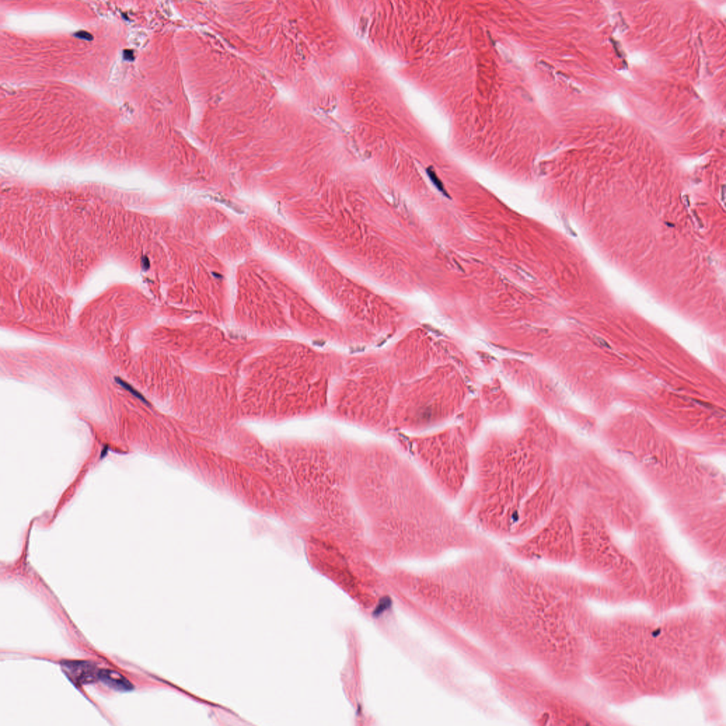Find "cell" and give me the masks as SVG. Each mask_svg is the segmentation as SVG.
Wrapping results in <instances>:
<instances>
[{
	"label": "cell",
	"mask_w": 726,
	"mask_h": 726,
	"mask_svg": "<svg viewBox=\"0 0 726 726\" xmlns=\"http://www.w3.org/2000/svg\"><path fill=\"white\" fill-rule=\"evenodd\" d=\"M429 175H430L431 179L433 180L434 183L435 184V185L437 186V189L439 190V191L443 193L445 195H447L446 191H445V189H444L442 184L438 180V177L435 174V173L434 172H430L429 173Z\"/></svg>",
	"instance_id": "cell-12"
},
{
	"label": "cell",
	"mask_w": 726,
	"mask_h": 726,
	"mask_svg": "<svg viewBox=\"0 0 726 726\" xmlns=\"http://www.w3.org/2000/svg\"><path fill=\"white\" fill-rule=\"evenodd\" d=\"M555 455L532 451L473 458V513L483 531L520 540L540 527L559 502Z\"/></svg>",
	"instance_id": "cell-1"
},
{
	"label": "cell",
	"mask_w": 726,
	"mask_h": 726,
	"mask_svg": "<svg viewBox=\"0 0 726 726\" xmlns=\"http://www.w3.org/2000/svg\"><path fill=\"white\" fill-rule=\"evenodd\" d=\"M576 559L589 570L617 577L634 575L637 565L616 542L613 530L589 504L577 502L573 509Z\"/></svg>",
	"instance_id": "cell-4"
},
{
	"label": "cell",
	"mask_w": 726,
	"mask_h": 726,
	"mask_svg": "<svg viewBox=\"0 0 726 726\" xmlns=\"http://www.w3.org/2000/svg\"><path fill=\"white\" fill-rule=\"evenodd\" d=\"M610 103L617 109V111L621 114L625 116H629L630 112L624 106L621 98L617 95H613L610 98Z\"/></svg>",
	"instance_id": "cell-9"
},
{
	"label": "cell",
	"mask_w": 726,
	"mask_h": 726,
	"mask_svg": "<svg viewBox=\"0 0 726 726\" xmlns=\"http://www.w3.org/2000/svg\"><path fill=\"white\" fill-rule=\"evenodd\" d=\"M692 547L710 559H725V502L666 511Z\"/></svg>",
	"instance_id": "cell-6"
},
{
	"label": "cell",
	"mask_w": 726,
	"mask_h": 726,
	"mask_svg": "<svg viewBox=\"0 0 726 726\" xmlns=\"http://www.w3.org/2000/svg\"><path fill=\"white\" fill-rule=\"evenodd\" d=\"M75 36L78 38V39L86 40V41H92L93 39L92 35L90 33H89L87 32H85V31L78 32L77 33L75 34Z\"/></svg>",
	"instance_id": "cell-13"
},
{
	"label": "cell",
	"mask_w": 726,
	"mask_h": 726,
	"mask_svg": "<svg viewBox=\"0 0 726 726\" xmlns=\"http://www.w3.org/2000/svg\"><path fill=\"white\" fill-rule=\"evenodd\" d=\"M116 381L117 383L120 385L123 388H125V389L129 391L130 393H131L133 395H134L135 396L138 398V399H140V401H145L143 396H142V394H139L136 389H134L132 386H131L130 385H129L128 383H127L126 382H125L124 381H122L120 378H116Z\"/></svg>",
	"instance_id": "cell-10"
},
{
	"label": "cell",
	"mask_w": 726,
	"mask_h": 726,
	"mask_svg": "<svg viewBox=\"0 0 726 726\" xmlns=\"http://www.w3.org/2000/svg\"><path fill=\"white\" fill-rule=\"evenodd\" d=\"M557 464L559 497L570 509L592 507L613 531L633 533L650 511V502L626 467L595 451L566 454Z\"/></svg>",
	"instance_id": "cell-2"
},
{
	"label": "cell",
	"mask_w": 726,
	"mask_h": 726,
	"mask_svg": "<svg viewBox=\"0 0 726 726\" xmlns=\"http://www.w3.org/2000/svg\"><path fill=\"white\" fill-rule=\"evenodd\" d=\"M64 672L76 685L95 683L99 680L96 666L87 661H65L62 665Z\"/></svg>",
	"instance_id": "cell-7"
},
{
	"label": "cell",
	"mask_w": 726,
	"mask_h": 726,
	"mask_svg": "<svg viewBox=\"0 0 726 726\" xmlns=\"http://www.w3.org/2000/svg\"><path fill=\"white\" fill-rule=\"evenodd\" d=\"M629 60L632 64L636 65L642 64L645 62V57L640 53H635L630 56Z\"/></svg>",
	"instance_id": "cell-11"
},
{
	"label": "cell",
	"mask_w": 726,
	"mask_h": 726,
	"mask_svg": "<svg viewBox=\"0 0 726 726\" xmlns=\"http://www.w3.org/2000/svg\"><path fill=\"white\" fill-rule=\"evenodd\" d=\"M615 449L612 455L640 478L665 511L725 500L724 475L704 456L674 447Z\"/></svg>",
	"instance_id": "cell-3"
},
{
	"label": "cell",
	"mask_w": 726,
	"mask_h": 726,
	"mask_svg": "<svg viewBox=\"0 0 726 726\" xmlns=\"http://www.w3.org/2000/svg\"><path fill=\"white\" fill-rule=\"evenodd\" d=\"M511 546L515 555L526 560L571 563L577 555L573 511L559 502L540 527Z\"/></svg>",
	"instance_id": "cell-5"
},
{
	"label": "cell",
	"mask_w": 726,
	"mask_h": 726,
	"mask_svg": "<svg viewBox=\"0 0 726 726\" xmlns=\"http://www.w3.org/2000/svg\"><path fill=\"white\" fill-rule=\"evenodd\" d=\"M99 680L109 688L118 692H130L134 689L133 685L118 672L111 670L99 671Z\"/></svg>",
	"instance_id": "cell-8"
},
{
	"label": "cell",
	"mask_w": 726,
	"mask_h": 726,
	"mask_svg": "<svg viewBox=\"0 0 726 726\" xmlns=\"http://www.w3.org/2000/svg\"><path fill=\"white\" fill-rule=\"evenodd\" d=\"M124 58L125 60H127V61H134V52H133V51H131V50H125V51H124Z\"/></svg>",
	"instance_id": "cell-14"
}]
</instances>
